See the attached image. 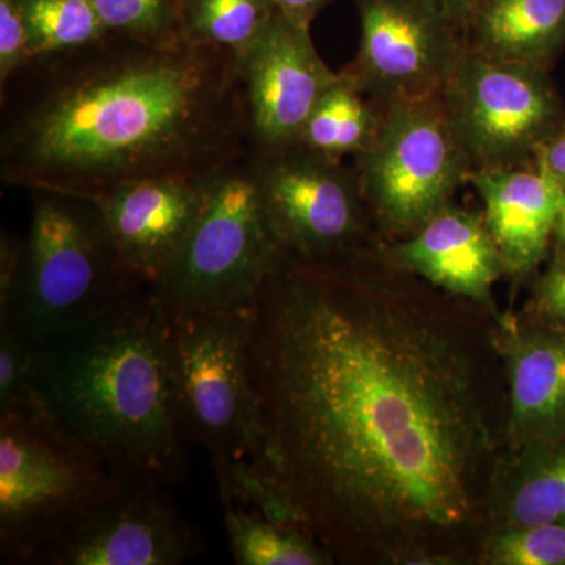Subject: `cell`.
<instances>
[{
  "label": "cell",
  "instance_id": "1",
  "mask_svg": "<svg viewBox=\"0 0 565 565\" xmlns=\"http://www.w3.org/2000/svg\"><path fill=\"white\" fill-rule=\"evenodd\" d=\"M498 318L384 244L281 250L248 305L258 467L334 563L478 565L508 446Z\"/></svg>",
  "mask_w": 565,
  "mask_h": 565
},
{
  "label": "cell",
  "instance_id": "2",
  "mask_svg": "<svg viewBox=\"0 0 565 565\" xmlns=\"http://www.w3.org/2000/svg\"><path fill=\"white\" fill-rule=\"evenodd\" d=\"M252 151L239 61L184 35L106 33L0 85V180L99 199L156 178H210Z\"/></svg>",
  "mask_w": 565,
  "mask_h": 565
},
{
  "label": "cell",
  "instance_id": "3",
  "mask_svg": "<svg viewBox=\"0 0 565 565\" xmlns=\"http://www.w3.org/2000/svg\"><path fill=\"white\" fill-rule=\"evenodd\" d=\"M35 396L63 429L126 479L174 484L185 437L172 321L151 286L39 344Z\"/></svg>",
  "mask_w": 565,
  "mask_h": 565
},
{
  "label": "cell",
  "instance_id": "4",
  "mask_svg": "<svg viewBox=\"0 0 565 565\" xmlns=\"http://www.w3.org/2000/svg\"><path fill=\"white\" fill-rule=\"evenodd\" d=\"M31 195V226L13 282L0 297V321L41 344L95 321L148 285L122 263L96 200Z\"/></svg>",
  "mask_w": 565,
  "mask_h": 565
},
{
  "label": "cell",
  "instance_id": "5",
  "mask_svg": "<svg viewBox=\"0 0 565 565\" xmlns=\"http://www.w3.org/2000/svg\"><path fill=\"white\" fill-rule=\"evenodd\" d=\"M131 481L77 440L39 401L0 415V552L29 564Z\"/></svg>",
  "mask_w": 565,
  "mask_h": 565
},
{
  "label": "cell",
  "instance_id": "6",
  "mask_svg": "<svg viewBox=\"0 0 565 565\" xmlns=\"http://www.w3.org/2000/svg\"><path fill=\"white\" fill-rule=\"evenodd\" d=\"M280 253L250 151L215 174L192 232L151 288L172 318L248 307Z\"/></svg>",
  "mask_w": 565,
  "mask_h": 565
},
{
  "label": "cell",
  "instance_id": "7",
  "mask_svg": "<svg viewBox=\"0 0 565 565\" xmlns=\"http://www.w3.org/2000/svg\"><path fill=\"white\" fill-rule=\"evenodd\" d=\"M353 158L374 228L393 241L422 228L471 174L440 95L386 104L377 137Z\"/></svg>",
  "mask_w": 565,
  "mask_h": 565
},
{
  "label": "cell",
  "instance_id": "8",
  "mask_svg": "<svg viewBox=\"0 0 565 565\" xmlns=\"http://www.w3.org/2000/svg\"><path fill=\"white\" fill-rule=\"evenodd\" d=\"M182 427L214 471L258 463V408L248 370V307L172 318Z\"/></svg>",
  "mask_w": 565,
  "mask_h": 565
},
{
  "label": "cell",
  "instance_id": "9",
  "mask_svg": "<svg viewBox=\"0 0 565 565\" xmlns=\"http://www.w3.org/2000/svg\"><path fill=\"white\" fill-rule=\"evenodd\" d=\"M267 221L281 250L316 264L353 258L375 244L355 169L294 143L253 152Z\"/></svg>",
  "mask_w": 565,
  "mask_h": 565
},
{
  "label": "cell",
  "instance_id": "10",
  "mask_svg": "<svg viewBox=\"0 0 565 565\" xmlns=\"http://www.w3.org/2000/svg\"><path fill=\"white\" fill-rule=\"evenodd\" d=\"M440 99L471 173L531 166L537 148L564 125L548 71L490 61L467 46Z\"/></svg>",
  "mask_w": 565,
  "mask_h": 565
},
{
  "label": "cell",
  "instance_id": "11",
  "mask_svg": "<svg viewBox=\"0 0 565 565\" xmlns=\"http://www.w3.org/2000/svg\"><path fill=\"white\" fill-rule=\"evenodd\" d=\"M359 52L344 73L373 102L440 95L463 51L462 29L434 0H356Z\"/></svg>",
  "mask_w": 565,
  "mask_h": 565
},
{
  "label": "cell",
  "instance_id": "12",
  "mask_svg": "<svg viewBox=\"0 0 565 565\" xmlns=\"http://www.w3.org/2000/svg\"><path fill=\"white\" fill-rule=\"evenodd\" d=\"M200 548L163 486L128 481L40 550L31 565H177Z\"/></svg>",
  "mask_w": 565,
  "mask_h": 565
},
{
  "label": "cell",
  "instance_id": "13",
  "mask_svg": "<svg viewBox=\"0 0 565 565\" xmlns=\"http://www.w3.org/2000/svg\"><path fill=\"white\" fill-rule=\"evenodd\" d=\"M241 87L253 152L299 143L308 118L340 73L316 50L310 29L278 13L239 61Z\"/></svg>",
  "mask_w": 565,
  "mask_h": 565
},
{
  "label": "cell",
  "instance_id": "14",
  "mask_svg": "<svg viewBox=\"0 0 565 565\" xmlns=\"http://www.w3.org/2000/svg\"><path fill=\"white\" fill-rule=\"evenodd\" d=\"M214 177L156 178L96 199L115 247L137 280L154 286L169 269L206 203Z\"/></svg>",
  "mask_w": 565,
  "mask_h": 565
},
{
  "label": "cell",
  "instance_id": "15",
  "mask_svg": "<svg viewBox=\"0 0 565 565\" xmlns=\"http://www.w3.org/2000/svg\"><path fill=\"white\" fill-rule=\"evenodd\" d=\"M494 341L508 390L505 449L565 435V327L501 313Z\"/></svg>",
  "mask_w": 565,
  "mask_h": 565
},
{
  "label": "cell",
  "instance_id": "16",
  "mask_svg": "<svg viewBox=\"0 0 565 565\" xmlns=\"http://www.w3.org/2000/svg\"><path fill=\"white\" fill-rule=\"evenodd\" d=\"M384 250L397 267L438 291L501 315L493 288L508 275L484 215L448 203L422 228Z\"/></svg>",
  "mask_w": 565,
  "mask_h": 565
},
{
  "label": "cell",
  "instance_id": "17",
  "mask_svg": "<svg viewBox=\"0 0 565 565\" xmlns=\"http://www.w3.org/2000/svg\"><path fill=\"white\" fill-rule=\"evenodd\" d=\"M484 218L505 266V275L523 280L544 262L553 241L564 185L534 163L470 174Z\"/></svg>",
  "mask_w": 565,
  "mask_h": 565
},
{
  "label": "cell",
  "instance_id": "18",
  "mask_svg": "<svg viewBox=\"0 0 565 565\" xmlns=\"http://www.w3.org/2000/svg\"><path fill=\"white\" fill-rule=\"evenodd\" d=\"M462 35L468 50L490 61L548 71L565 46V0H487Z\"/></svg>",
  "mask_w": 565,
  "mask_h": 565
},
{
  "label": "cell",
  "instance_id": "19",
  "mask_svg": "<svg viewBox=\"0 0 565 565\" xmlns=\"http://www.w3.org/2000/svg\"><path fill=\"white\" fill-rule=\"evenodd\" d=\"M489 533L565 522V435L505 449L489 497Z\"/></svg>",
  "mask_w": 565,
  "mask_h": 565
},
{
  "label": "cell",
  "instance_id": "20",
  "mask_svg": "<svg viewBox=\"0 0 565 565\" xmlns=\"http://www.w3.org/2000/svg\"><path fill=\"white\" fill-rule=\"evenodd\" d=\"M223 523L236 564H337L332 553L302 527L255 509L223 503Z\"/></svg>",
  "mask_w": 565,
  "mask_h": 565
},
{
  "label": "cell",
  "instance_id": "21",
  "mask_svg": "<svg viewBox=\"0 0 565 565\" xmlns=\"http://www.w3.org/2000/svg\"><path fill=\"white\" fill-rule=\"evenodd\" d=\"M384 121V106L364 95L341 71L305 125L299 143L311 150L343 159L366 150Z\"/></svg>",
  "mask_w": 565,
  "mask_h": 565
},
{
  "label": "cell",
  "instance_id": "22",
  "mask_svg": "<svg viewBox=\"0 0 565 565\" xmlns=\"http://www.w3.org/2000/svg\"><path fill=\"white\" fill-rule=\"evenodd\" d=\"M185 39L230 52L237 61L262 39L278 14L274 0H178Z\"/></svg>",
  "mask_w": 565,
  "mask_h": 565
},
{
  "label": "cell",
  "instance_id": "23",
  "mask_svg": "<svg viewBox=\"0 0 565 565\" xmlns=\"http://www.w3.org/2000/svg\"><path fill=\"white\" fill-rule=\"evenodd\" d=\"M32 57L79 50L106 35L92 0H17Z\"/></svg>",
  "mask_w": 565,
  "mask_h": 565
},
{
  "label": "cell",
  "instance_id": "24",
  "mask_svg": "<svg viewBox=\"0 0 565 565\" xmlns=\"http://www.w3.org/2000/svg\"><path fill=\"white\" fill-rule=\"evenodd\" d=\"M478 565H565V522L490 531Z\"/></svg>",
  "mask_w": 565,
  "mask_h": 565
},
{
  "label": "cell",
  "instance_id": "25",
  "mask_svg": "<svg viewBox=\"0 0 565 565\" xmlns=\"http://www.w3.org/2000/svg\"><path fill=\"white\" fill-rule=\"evenodd\" d=\"M107 33L162 41L182 35L178 0H92Z\"/></svg>",
  "mask_w": 565,
  "mask_h": 565
},
{
  "label": "cell",
  "instance_id": "26",
  "mask_svg": "<svg viewBox=\"0 0 565 565\" xmlns=\"http://www.w3.org/2000/svg\"><path fill=\"white\" fill-rule=\"evenodd\" d=\"M39 344L9 321H0V415L35 403Z\"/></svg>",
  "mask_w": 565,
  "mask_h": 565
},
{
  "label": "cell",
  "instance_id": "27",
  "mask_svg": "<svg viewBox=\"0 0 565 565\" xmlns=\"http://www.w3.org/2000/svg\"><path fill=\"white\" fill-rule=\"evenodd\" d=\"M32 58L31 41L17 0H0V85Z\"/></svg>",
  "mask_w": 565,
  "mask_h": 565
},
{
  "label": "cell",
  "instance_id": "28",
  "mask_svg": "<svg viewBox=\"0 0 565 565\" xmlns=\"http://www.w3.org/2000/svg\"><path fill=\"white\" fill-rule=\"evenodd\" d=\"M530 318L565 327V262L556 259L535 286Z\"/></svg>",
  "mask_w": 565,
  "mask_h": 565
},
{
  "label": "cell",
  "instance_id": "29",
  "mask_svg": "<svg viewBox=\"0 0 565 565\" xmlns=\"http://www.w3.org/2000/svg\"><path fill=\"white\" fill-rule=\"evenodd\" d=\"M533 163L565 185V122L537 148Z\"/></svg>",
  "mask_w": 565,
  "mask_h": 565
},
{
  "label": "cell",
  "instance_id": "30",
  "mask_svg": "<svg viewBox=\"0 0 565 565\" xmlns=\"http://www.w3.org/2000/svg\"><path fill=\"white\" fill-rule=\"evenodd\" d=\"M333 2L337 0H274L278 13L305 29H310L315 18Z\"/></svg>",
  "mask_w": 565,
  "mask_h": 565
},
{
  "label": "cell",
  "instance_id": "31",
  "mask_svg": "<svg viewBox=\"0 0 565 565\" xmlns=\"http://www.w3.org/2000/svg\"><path fill=\"white\" fill-rule=\"evenodd\" d=\"M434 2L445 11L449 20L455 21L462 29L465 21L487 0H434Z\"/></svg>",
  "mask_w": 565,
  "mask_h": 565
},
{
  "label": "cell",
  "instance_id": "32",
  "mask_svg": "<svg viewBox=\"0 0 565 565\" xmlns=\"http://www.w3.org/2000/svg\"><path fill=\"white\" fill-rule=\"evenodd\" d=\"M553 243L556 248V259L565 262V185L563 203H561L559 214H557L555 233H553Z\"/></svg>",
  "mask_w": 565,
  "mask_h": 565
}]
</instances>
